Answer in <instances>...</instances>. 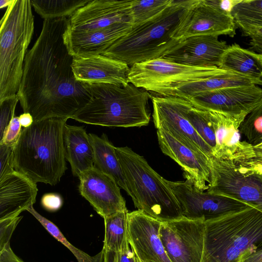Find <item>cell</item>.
Listing matches in <instances>:
<instances>
[{
	"label": "cell",
	"instance_id": "cell-16",
	"mask_svg": "<svg viewBox=\"0 0 262 262\" xmlns=\"http://www.w3.org/2000/svg\"><path fill=\"white\" fill-rule=\"evenodd\" d=\"M162 223L139 210L128 213L127 238L142 262H171L159 235Z\"/></svg>",
	"mask_w": 262,
	"mask_h": 262
},
{
	"label": "cell",
	"instance_id": "cell-51",
	"mask_svg": "<svg viewBox=\"0 0 262 262\" xmlns=\"http://www.w3.org/2000/svg\"><path fill=\"white\" fill-rule=\"evenodd\" d=\"M138 261V262H142L138 257H137Z\"/></svg>",
	"mask_w": 262,
	"mask_h": 262
},
{
	"label": "cell",
	"instance_id": "cell-38",
	"mask_svg": "<svg viewBox=\"0 0 262 262\" xmlns=\"http://www.w3.org/2000/svg\"><path fill=\"white\" fill-rule=\"evenodd\" d=\"M21 130V125L19 117L15 116L5 132L3 139L0 141V144H5L14 148L19 138Z\"/></svg>",
	"mask_w": 262,
	"mask_h": 262
},
{
	"label": "cell",
	"instance_id": "cell-8",
	"mask_svg": "<svg viewBox=\"0 0 262 262\" xmlns=\"http://www.w3.org/2000/svg\"><path fill=\"white\" fill-rule=\"evenodd\" d=\"M222 71L219 68L190 67L159 58L130 67L128 79L138 88L161 96H169L180 86Z\"/></svg>",
	"mask_w": 262,
	"mask_h": 262
},
{
	"label": "cell",
	"instance_id": "cell-6",
	"mask_svg": "<svg viewBox=\"0 0 262 262\" xmlns=\"http://www.w3.org/2000/svg\"><path fill=\"white\" fill-rule=\"evenodd\" d=\"M0 101L16 96L34 30L31 0H14L1 20Z\"/></svg>",
	"mask_w": 262,
	"mask_h": 262
},
{
	"label": "cell",
	"instance_id": "cell-33",
	"mask_svg": "<svg viewBox=\"0 0 262 262\" xmlns=\"http://www.w3.org/2000/svg\"><path fill=\"white\" fill-rule=\"evenodd\" d=\"M185 115L198 134L212 149L213 154L216 146V140L208 111L191 104L186 111Z\"/></svg>",
	"mask_w": 262,
	"mask_h": 262
},
{
	"label": "cell",
	"instance_id": "cell-49",
	"mask_svg": "<svg viewBox=\"0 0 262 262\" xmlns=\"http://www.w3.org/2000/svg\"><path fill=\"white\" fill-rule=\"evenodd\" d=\"M254 154L256 156H262V143L253 146Z\"/></svg>",
	"mask_w": 262,
	"mask_h": 262
},
{
	"label": "cell",
	"instance_id": "cell-13",
	"mask_svg": "<svg viewBox=\"0 0 262 262\" xmlns=\"http://www.w3.org/2000/svg\"><path fill=\"white\" fill-rule=\"evenodd\" d=\"M152 118L156 128L167 132L188 146L212 157V149L198 134L186 117L192 103L174 96L151 95Z\"/></svg>",
	"mask_w": 262,
	"mask_h": 262
},
{
	"label": "cell",
	"instance_id": "cell-19",
	"mask_svg": "<svg viewBox=\"0 0 262 262\" xmlns=\"http://www.w3.org/2000/svg\"><path fill=\"white\" fill-rule=\"evenodd\" d=\"M228 46L217 36H191L180 41L162 58L190 67L219 68Z\"/></svg>",
	"mask_w": 262,
	"mask_h": 262
},
{
	"label": "cell",
	"instance_id": "cell-1",
	"mask_svg": "<svg viewBox=\"0 0 262 262\" xmlns=\"http://www.w3.org/2000/svg\"><path fill=\"white\" fill-rule=\"evenodd\" d=\"M69 19H44L40 33L27 52L17 94L24 113L34 121L72 118L91 98L89 84L77 81L73 56L64 41Z\"/></svg>",
	"mask_w": 262,
	"mask_h": 262
},
{
	"label": "cell",
	"instance_id": "cell-48",
	"mask_svg": "<svg viewBox=\"0 0 262 262\" xmlns=\"http://www.w3.org/2000/svg\"><path fill=\"white\" fill-rule=\"evenodd\" d=\"M14 0H1L0 1V8L3 9L6 7H9L13 2Z\"/></svg>",
	"mask_w": 262,
	"mask_h": 262
},
{
	"label": "cell",
	"instance_id": "cell-44",
	"mask_svg": "<svg viewBox=\"0 0 262 262\" xmlns=\"http://www.w3.org/2000/svg\"><path fill=\"white\" fill-rule=\"evenodd\" d=\"M242 0H216L214 3L222 11L231 14L233 8Z\"/></svg>",
	"mask_w": 262,
	"mask_h": 262
},
{
	"label": "cell",
	"instance_id": "cell-11",
	"mask_svg": "<svg viewBox=\"0 0 262 262\" xmlns=\"http://www.w3.org/2000/svg\"><path fill=\"white\" fill-rule=\"evenodd\" d=\"M181 208L189 220L205 222L246 209L252 206L229 196L204 192L188 181L167 180Z\"/></svg>",
	"mask_w": 262,
	"mask_h": 262
},
{
	"label": "cell",
	"instance_id": "cell-5",
	"mask_svg": "<svg viewBox=\"0 0 262 262\" xmlns=\"http://www.w3.org/2000/svg\"><path fill=\"white\" fill-rule=\"evenodd\" d=\"M128 195L138 210L162 223L183 216L180 204L164 179L130 148L115 147Z\"/></svg>",
	"mask_w": 262,
	"mask_h": 262
},
{
	"label": "cell",
	"instance_id": "cell-42",
	"mask_svg": "<svg viewBox=\"0 0 262 262\" xmlns=\"http://www.w3.org/2000/svg\"><path fill=\"white\" fill-rule=\"evenodd\" d=\"M117 262H138L137 257L130 247L127 238L121 250L117 252Z\"/></svg>",
	"mask_w": 262,
	"mask_h": 262
},
{
	"label": "cell",
	"instance_id": "cell-10",
	"mask_svg": "<svg viewBox=\"0 0 262 262\" xmlns=\"http://www.w3.org/2000/svg\"><path fill=\"white\" fill-rule=\"evenodd\" d=\"M236 27L232 14L221 10L213 1L188 0L171 37L179 41L200 35L233 37Z\"/></svg>",
	"mask_w": 262,
	"mask_h": 262
},
{
	"label": "cell",
	"instance_id": "cell-12",
	"mask_svg": "<svg viewBox=\"0 0 262 262\" xmlns=\"http://www.w3.org/2000/svg\"><path fill=\"white\" fill-rule=\"evenodd\" d=\"M205 222L185 217L162 223L159 235L171 262H201Z\"/></svg>",
	"mask_w": 262,
	"mask_h": 262
},
{
	"label": "cell",
	"instance_id": "cell-34",
	"mask_svg": "<svg viewBox=\"0 0 262 262\" xmlns=\"http://www.w3.org/2000/svg\"><path fill=\"white\" fill-rule=\"evenodd\" d=\"M239 130L253 146L262 142V99L245 117Z\"/></svg>",
	"mask_w": 262,
	"mask_h": 262
},
{
	"label": "cell",
	"instance_id": "cell-40",
	"mask_svg": "<svg viewBox=\"0 0 262 262\" xmlns=\"http://www.w3.org/2000/svg\"><path fill=\"white\" fill-rule=\"evenodd\" d=\"M42 207L48 211L54 212L59 209L62 205V199L60 195L54 193L45 194L41 200Z\"/></svg>",
	"mask_w": 262,
	"mask_h": 262
},
{
	"label": "cell",
	"instance_id": "cell-3",
	"mask_svg": "<svg viewBox=\"0 0 262 262\" xmlns=\"http://www.w3.org/2000/svg\"><path fill=\"white\" fill-rule=\"evenodd\" d=\"M91 98L71 119L108 127H141L150 119L149 92L131 83L89 84Z\"/></svg>",
	"mask_w": 262,
	"mask_h": 262
},
{
	"label": "cell",
	"instance_id": "cell-46",
	"mask_svg": "<svg viewBox=\"0 0 262 262\" xmlns=\"http://www.w3.org/2000/svg\"><path fill=\"white\" fill-rule=\"evenodd\" d=\"M18 117L21 125L24 128L29 127L34 122L33 117L29 113H24Z\"/></svg>",
	"mask_w": 262,
	"mask_h": 262
},
{
	"label": "cell",
	"instance_id": "cell-36",
	"mask_svg": "<svg viewBox=\"0 0 262 262\" xmlns=\"http://www.w3.org/2000/svg\"><path fill=\"white\" fill-rule=\"evenodd\" d=\"M22 216L0 220V251L10 244V240Z\"/></svg>",
	"mask_w": 262,
	"mask_h": 262
},
{
	"label": "cell",
	"instance_id": "cell-24",
	"mask_svg": "<svg viewBox=\"0 0 262 262\" xmlns=\"http://www.w3.org/2000/svg\"><path fill=\"white\" fill-rule=\"evenodd\" d=\"M63 139L65 158L70 163L72 174L79 177L94 167V150L83 126L64 125Z\"/></svg>",
	"mask_w": 262,
	"mask_h": 262
},
{
	"label": "cell",
	"instance_id": "cell-32",
	"mask_svg": "<svg viewBox=\"0 0 262 262\" xmlns=\"http://www.w3.org/2000/svg\"><path fill=\"white\" fill-rule=\"evenodd\" d=\"M174 0H134L130 15L133 27L156 17L171 6Z\"/></svg>",
	"mask_w": 262,
	"mask_h": 262
},
{
	"label": "cell",
	"instance_id": "cell-35",
	"mask_svg": "<svg viewBox=\"0 0 262 262\" xmlns=\"http://www.w3.org/2000/svg\"><path fill=\"white\" fill-rule=\"evenodd\" d=\"M18 101L17 95L0 101V141L3 139L11 120L15 117V111Z\"/></svg>",
	"mask_w": 262,
	"mask_h": 262
},
{
	"label": "cell",
	"instance_id": "cell-37",
	"mask_svg": "<svg viewBox=\"0 0 262 262\" xmlns=\"http://www.w3.org/2000/svg\"><path fill=\"white\" fill-rule=\"evenodd\" d=\"M13 147L0 144V178L14 171Z\"/></svg>",
	"mask_w": 262,
	"mask_h": 262
},
{
	"label": "cell",
	"instance_id": "cell-27",
	"mask_svg": "<svg viewBox=\"0 0 262 262\" xmlns=\"http://www.w3.org/2000/svg\"><path fill=\"white\" fill-rule=\"evenodd\" d=\"M219 68L262 79V61L259 55L236 43L228 46L222 57Z\"/></svg>",
	"mask_w": 262,
	"mask_h": 262
},
{
	"label": "cell",
	"instance_id": "cell-2",
	"mask_svg": "<svg viewBox=\"0 0 262 262\" xmlns=\"http://www.w3.org/2000/svg\"><path fill=\"white\" fill-rule=\"evenodd\" d=\"M68 119L34 121L22 129L13 149V167L35 183L57 184L67 169L63 132Z\"/></svg>",
	"mask_w": 262,
	"mask_h": 262
},
{
	"label": "cell",
	"instance_id": "cell-23",
	"mask_svg": "<svg viewBox=\"0 0 262 262\" xmlns=\"http://www.w3.org/2000/svg\"><path fill=\"white\" fill-rule=\"evenodd\" d=\"M36 183L14 170L0 178V220L19 216L36 202Z\"/></svg>",
	"mask_w": 262,
	"mask_h": 262
},
{
	"label": "cell",
	"instance_id": "cell-20",
	"mask_svg": "<svg viewBox=\"0 0 262 262\" xmlns=\"http://www.w3.org/2000/svg\"><path fill=\"white\" fill-rule=\"evenodd\" d=\"M207 111L216 140L212 157L236 162L255 156L253 146L241 139L239 127L246 116Z\"/></svg>",
	"mask_w": 262,
	"mask_h": 262
},
{
	"label": "cell",
	"instance_id": "cell-17",
	"mask_svg": "<svg viewBox=\"0 0 262 262\" xmlns=\"http://www.w3.org/2000/svg\"><path fill=\"white\" fill-rule=\"evenodd\" d=\"M78 178L80 194L103 219L127 210L120 187L110 176L94 166L82 172Z\"/></svg>",
	"mask_w": 262,
	"mask_h": 262
},
{
	"label": "cell",
	"instance_id": "cell-26",
	"mask_svg": "<svg viewBox=\"0 0 262 262\" xmlns=\"http://www.w3.org/2000/svg\"><path fill=\"white\" fill-rule=\"evenodd\" d=\"M89 137L94 150V167L113 179L120 188L126 192L125 182L115 147L104 134L99 137L90 133Z\"/></svg>",
	"mask_w": 262,
	"mask_h": 262
},
{
	"label": "cell",
	"instance_id": "cell-45",
	"mask_svg": "<svg viewBox=\"0 0 262 262\" xmlns=\"http://www.w3.org/2000/svg\"><path fill=\"white\" fill-rule=\"evenodd\" d=\"M239 262H262V249L243 258Z\"/></svg>",
	"mask_w": 262,
	"mask_h": 262
},
{
	"label": "cell",
	"instance_id": "cell-18",
	"mask_svg": "<svg viewBox=\"0 0 262 262\" xmlns=\"http://www.w3.org/2000/svg\"><path fill=\"white\" fill-rule=\"evenodd\" d=\"M134 2L91 0L69 17V28L77 31H90L120 23L132 24L130 11Z\"/></svg>",
	"mask_w": 262,
	"mask_h": 262
},
{
	"label": "cell",
	"instance_id": "cell-30",
	"mask_svg": "<svg viewBox=\"0 0 262 262\" xmlns=\"http://www.w3.org/2000/svg\"><path fill=\"white\" fill-rule=\"evenodd\" d=\"M231 14L242 31L262 27V0H242L233 8Z\"/></svg>",
	"mask_w": 262,
	"mask_h": 262
},
{
	"label": "cell",
	"instance_id": "cell-15",
	"mask_svg": "<svg viewBox=\"0 0 262 262\" xmlns=\"http://www.w3.org/2000/svg\"><path fill=\"white\" fill-rule=\"evenodd\" d=\"M157 135L162 151L181 167L186 181L200 190H207L211 157L188 146L165 130L158 129Z\"/></svg>",
	"mask_w": 262,
	"mask_h": 262
},
{
	"label": "cell",
	"instance_id": "cell-29",
	"mask_svg": "<svg viewBox=\"0 0 262 262\" xmlns=\"http://www.w3.org/2000/svg\"><path fill=\"white\" fill-rule=\"evenodd\" d=\"M127 210L104 219L105 234L103 249L118 252L127 238Z\"/></svg>",
	"mask_w": 262,
	"mask_h": 262
},
{
	"label": "cell",
	"instance_id": "cell-47",
	"mask_svg": "<svg viewBox=\"0 0 262 262\" xmlns=\"http://www.w3.org/2000/svg\"><path fill=\"white\" fill-rule=\"evenodd\" d=\"M103 250V262H117V252L105 250Z\"/></svg>",
	"mask_w": 262,
	"mask_h": 262
},
{
	"label": "cell",
	"instance_id": "cell-22",
	"mask_svg": "<svg viewBox=\"0 0 262 262\" xmlns=\"http://www.w3.org/2000/svg\"><path fill=\"white\" fill-rule=\"evenodd\" d=\"M132 28L129 22L120 23L90 31H77L68 27L64 34V41L73 57L102 55Z\"/></svg>",
	"mask_w": 262,
	"mask_h": 262
},
{
	"label": "cell",
	"instance_id": "cell-50",
	"mask_svg": "<svg viewBox=\"0 0 262 262\" xmlns=\"http://www.w3.org/2000/svg\"><path fill=\"white\" fill-rule=\"evenodd\" d=\"M259 57H260V58L261 59V60L262 61V55H259Z\"/></svg>",
	"mask_w": 262,
	"mask_h": 262
},
{
	"label": "cell",
	"instance_id": "cell-21",
	"mask_svg": "<svg viewBox=\"0 0 262 262\" xmlns=\"http://www.w3.org/2000/svg\"><path fill=\"white\" fill-rule=\"evenodd\" d=\"M72 68L76 79L86 84L126 85L130 67L103 55L74 57Z\"/></svg>",
	"mask_w": 262,
	"mask_h": 262
},
{
	"label": "cell",
	"instance_id": "cell-43",
	"mask_svg": "<svg viewBox=\"0 0 262 262\" xmlns=\"http://www.w3.org/2000/svg\"><path fill=\"white\" fill-rule=\"evenodd\" d=\"M0 262H25L18 257L12 250L10 244L0 251Z\"/></svg>",
	"mask_w": 262,
	"mask_h": 262
},
{
	"label": "cell",
	"instance_id": "cell-39",
	"mask_svg": "<svg viewBox=\"0 0 262 262\" xmlns=\"http://www.w3.org/2000/svg\"><path fill=\"white\" fill-rule=\"evenodd\" d=\"M242 35L250 37V51L262 55V27L251 28L243 31Z\"/></svg>",
	"mask_w": 262,
	"mask_h": 262
},
{
	"label": "cell",
	"instance_id": "cell-28",
	"mask_svg": "<svg viewBox=\"0 0 262 262\" xmlns=\"http://www.w3.org/2000/svg\"><path fill=\"white\" fill-rule=\"evenodd\" d=\"M91 0H31L32 7L44 19L70 17Z\"/></svg>",
	"mask_w": 262,
	"mask_h": 262
},
{
	"label": "cell",
	"instance_id": "cell-4",
	"mask_svg": "<svg viewBox=\"0 0 262 262\" xmlns=\"http://www.w3.org/2000/svg\"><path fill=\"white\" fill-rule=\"evenodd\" d=\"M262 249V212L254 207L205 222L201 262H239Z\"/></svg>",
	"mask_w": 262,
	"mask_h": 262
},
{
	"label": "cell",
	"instance_id": "cell-7",
	"mask_svg": "<svg viewBox=\"0 0 262 262\" xmlns=\"http://www.w3.org/2000/svg\"><path fill=\"white\" fill-rule=\"evenodd\" d=\"M188 2V0H174L171 6L156 17L133 27L102 55L129 67L162 58L180 42L173 39L171 34Z\"/></svg>",
	"mask_w": 262,
	"mask_h": 262
},
{
	"label": "cell",
	"instance_id": "cell-41",
	"mask_svg": "<svg viewBox=\"0 0 262 262\" xmlns=\"http://www.w3.org/2000/svg\"><path fill=\"white\" fill-rule=\"evenodd\" d=\"M235 163L253 171L262 177V156H255L252 158L238 160Z\"/></svg>",
	"mask_w": 262,
	"mask_h": 262
},
{
	"label": "cell",
	"instance_id": "cell-25",
	"mask_svg": "<svg viewBox=\"0 0 262 262\" xmlns=\"http://www.w3.org/2000/svg\"><path fill=\"white\" fill-rule=\"evenodd\" d=\"M261 85L262 79H255L237 73L223 70L206 79L185 84L173 91L169 96L188 99L195 94L229 87Z\"/></svg>",
	"mask_w": 262,
	"mask_h": 262
},
{
	"label": "cell",
	"instance_id": "cell-9",
	"mask_svg": "<svg viewBox=\"0 0 262 262\" xmlns=\"http://www.w3.org/2000/svg\"><path fill=\"white\" fill-rule=\"evenodd\" d=\"M207 191L241 201L262 212V177L232 161L211 157Z\"/></svg>",
	"mask_w": 262,
	"mask_h": 262
},
{
	"label": "cell",
	"instance_id": "cell-31",
	"mask_svg": "<svg viewBox=\"0 0 262 262\" xmlns=\"http://www.w3.org/2000/svg\"><path fill=\"white\" fill-rule=\"evenodd\" d=\"M27 211L33 215L53 237L66 247L73 254L78 262H103V249L96 255L90 256L72 245L64 237L57 226L37 212L33 206L29 207Z\"/></svg>",
	"mask_w": 262,
	"mask_h": 262
},
{
	"label": "cell",
	"instance_id": "cell-14",
	"mask_svg": "<svg viewBox=\"0 0 262 262\" xmlns=\"http://www.w3.org/2000/svg\"><path fill=\"white\" fill-rule=\"evenodd\" d=\"M261 99L262 89L252 84L202 92L188 100L196 107L237 117L247 116Z\"/></svg>",
	"mask_w": 262,
	"mask_h": 262
}]
</instances>
